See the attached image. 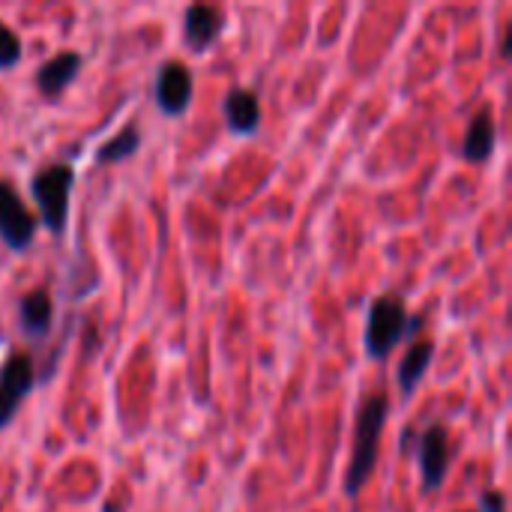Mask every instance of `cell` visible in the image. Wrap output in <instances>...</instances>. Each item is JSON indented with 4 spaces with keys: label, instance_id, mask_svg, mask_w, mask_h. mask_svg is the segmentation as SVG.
Listing matches in <instances>:
<instances>
[{
    "label": "cell",
    "instance_id": "1",
    "mask_svg": "<svg viewBox=\"0 0 512 512\" xmlns=\"http://www.w3.org/2000/svg\"><path fill=\"white\" fill-rule=\"evenodd\" d=\"M390 417V402L387 396H369L360 408L357 417V432H354V456H351V468L345 477V495L357 498L363 492V486L369 483L375 462H378V447H381V432L384 423Z\"/></svg>",
    "mask_w": 512,
    "mask_h": 512
},
{
    "label": "cell",
    "instance_id": "14",
    "mask_svg": "<svg viewBox=\"0 0 512 512\" xmlns=\"http://www.w3.org/2000/svg\"><path fill=\"white\" fill-rule=\"evenodd\" d=\"M141 147V129L138 126H123L114 138H108L99 150H96V162L99 165H117L129 156H135Z\"/></svg>",
    "mask_w": 512,
    "mask_h": 512
},
{
    "label": "cell",
    "instance_id": "3",
    "mask_svg": "<svg viewBox=\"0 0 512 512\" xmlns=\"http://www.w3.org/2000/svg\"><path fill=\"white\" fill-rule=\"evenodd\" d=\"M75 186V171L69 165H45L39 174L30 177V195L39 207V225L51 234H63L69 219V198Z\"/></svg>",
    "mask_w": 512,
    "mask_h": 512
},
{
    "label": "cell",
    "instance_id": "7",
    "mask_svg": "<svg viewBox=\"0 0 512 512\" xmlns=\"http://www.w3.org/2000/svg\"><path fill=\"white\" fill-rule=\"evenodd\" d=\"M417 456H420V471H423V489L426 492H435L444 486L447 480V471H450V435L444 426H432L429 432H423L420 438V447H417Z\"/></svg>",
    "mask_w": 512,
    "mask_h": 512
},
{
    "label": "cell",
    "instance_id": "2",
    "mask_svg": "<svg viewBox=\"0 0 512 512\" xmlns=\"http://www.w3.org/2000/svg\"><path fill=\"white\" fill-rule=\"evenodd\" d=\"M423 327V318H411L405 300L396 294L378 297L369 303L366 315V354L372 360H387L402 339H414Z\"/></svg>",
    "mask_w": 512,
    "mask_h": 512
},
{
    "label": "cell",
    "instance_id": "6",
    "mask_svg": "<svg viewBox=\"0 0 512 512\" xmlns=\"http://www.w3.org/2000/svg\"><path fill=\"white\" fill-rule=\"evenodd\" d=\"M33 384H36L33 360L15 351L0 369V429L15 420L21 402L33 393Z\"/></svg>",
    "mask_w": 512,
    "mask_h": 512
},
{
    "label": "cell",
    "instance_id": "5",
    "mask_svg": "<svg viewBox=\"0 0 512 512\" xmlns=\"http://www.w3.org/2000/svg\"><path fill=\"white\" fill-rule=\"evenodd\" d=\"M195 96V78L192 69L180 60H168L159 66L153 78V102L165 117H180L192 105Z\"/></svg>",
    "mask_w": 512,
    "mask_h": 512
},
{
    "label": "cell",
    "instance_id": "8",
    "mask_svg": "<svg viewBox=\"0 0 512 512\" xmlns=\"http://www.w3.org/2000/svg\"><path fill=\"white\" fill-rule=\"evenodd\" d=\"M225 30V15L219 6L210 3H192L183 15V42L192 51H207Z\"/></svg>",
    "mask_w": 512,
    "mask_h": 512
},
{
    "label": "cell",
    "instance_id": "17",
    "mask_svg": "<svg viewBox=\"0 0 512 512\" xmlns=\"http://www.w3.org/2000/svg\"><path fill=\"white\" fill-rule=\"evenodd\" d=\"M102 512H120V510H117V507H105V510H102Z\"/></svg>",
    "mask_w": 512,
    "mask_h": 512
},
{
    "label": "cell",
    "instance_id": "9",
    "mask_svg": "<svg viewBox=\"0 0 512 512\" xmlns=\"http://www.w3.org/2000/svg\"><path fill=\"white\" fill-rule=\"evenodd\" d=\"M222 117L231 135H252L261 126V102L252 90L234 87L222 102Z\"/></svg>",
    "mask_w": 512,
    "mask_h": 512
},
{
    "label": "cell",
    "instance_id": "4",
    "mask_svg": "<svg viewBox=\"0 0 512 512\" xmlns=\"http://www.w3.org/2000/svg\"><path fill=\"white\" fill-rule=\"evenodd\" d=\"M39 219L30 213L24 198L9 180H0V240L12 252H24L36 237Z\"/></svg>",
    "mask_w": 512,
    "mask_h": 512
},
{
    "label": "cell",
    "instance_id": "12",
    "mask_svg": "<svg viewBox=\"0 0 512 512\" xmlns=\"http://www.w3.org/2000/svg\"><path fill=\"white\" fill-rule=\"evenodd\" d=\"M432 360H435V342L420 339V342H414V345L408 348V354L402 357L399 372H396V384H399L402 399H411V396H414V390H417L420 381L426 378Z\"/></svg>",
    "mask_w": 512,
    "mask_h": 512
},
{
    "label": "cell",
    "instance_id": "11",
    "mask_svg": "<svg viewBox=\"0 0 512 512\" xmlns=\"http://www.w3.org/2000/svg\"><path fill=\"white\" fill-rule=\"evenodd\" d=\"M495 141H498V129H495V117H492V108H483L474 114L468 132H465V141H462V156L471 162V165H483L492 153H495Z\"/></svg>",
    "mask_w": 512,
    "mask_h": 512
},
{
    "label": "cell",
    "instance_id": "10",
    "mask_svg": "<svg viewBox=\"0 0 512 512\" xmlns=\"http://www.w3.org/2000/svg\"><path fill=\"white\" fill-rule=\"evenodd\" d=\"M81 54L78 51H60L51 60H45L36 72V87L42 96H60L81 72Z\"/></svg>",
    "mask_w": 512,
    "mask_h": 512
},
{
    "label": "cell",
    "instance_id": "15",
    "mask_svg": "<svg viewBox=\"0 0 512 512\" xmlns=\"http://www.w3.org/2000/svg\"><path fill=\"white\" fill-rule=\"evenodd\" d=\"M21 54H24V45H21V36L0 21V69H12L21 63Z\"/></svg>",
    "mask_w": 512,
    "mask_h": 512
},
{
    "label": "cell",
    "instance_id": "13",
    "mask_svg": "<svg viewBox=\"0 0 512 512\" xmlns=\"http://www.w3.org/2000/svg\"><path fill=\"white\" fill-rule=\"evenodd\" d=\"M18 321H21V330L30 336V339H42L48 336L51 330V321H54V306H51V294L36 288L30 294L21 297V306H18Z\"/></svg>",
    "mask_w": 512,
    "mask_h": 512
},
{
    "label": "cell",
    "instance_id": "16",
    "mask_svg": "<svg viewBox=\"0 0 512 512\" xmlns=\"http://www.w3.org/2000/svg\"><path fill=\"white\" fill-rule=\"evenodd\" d=\"M480 510L483 512H507V498L498 489H486L480 495Z\"/></svg>",
    "mask_w": 512,
    "mask_h": 512
}]
</instances>
